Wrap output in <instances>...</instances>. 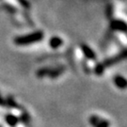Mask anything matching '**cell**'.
Segmentation results:
<instances>
[{
  "mask_svg": "<svg viewBox=\"0 0 127 127\" xmlns=\"http://www.w3.org/2000/svg\"><path fill=\"white\" fill-rule=\"evenodd\" d=\"M127 59V51H124L123 52L122 54L118 55L117 57H114L112 59H109L107 60H105L104 61L103 63L99 64L97 67H96V70H95V73H97L98 74H100L102 73L104 71V69L106 68V67H109V66H112L114 64L118 63L119 61H121V60H123V59Z\"/></svg>",
  "mask_w": 127,
  "mask_h": 127,
  "instance_id": "6da1fadb",
  "label": "cell"
},
{
  "mask_svg": "<svg viewBox=\"0 0 127 127\" xmlns=\"http://www.w3.org/2000/svg\"><path fill=\"white\" fill-rule=\"evenodd\" d=\"M90 123L93 127H109L110 123L104 119H101L97 116H91L90 118Z\"/></svg>",
  "mask_w": 127,
  "mask_h": 127,
  "instance_id": "7a4b0ae2",
  "label": "cell"
},
{
  "mask_svg": "<svg viewBox=\"0 0 127 127\" xmlns=\"http://www.w3.org/2000/svg\"><path fill=\"white\" fill-rule=\"evenodd\" d=\"M114 83H115L116 87H118L121 90L127 89V79H125L122 75H116L114 78Z\"/></svg>",
  "mask_w": 127,
  "mask_h": 127,
  "instance_id": "3957f363",
  "label": "cell"
},
{
  "mask_svg": "<svg viewBox=\"0 0 127 127\" xmlns=\"http://www.w3.org/2000/svg\"><path fill=\"white\" fill-rule=\"evenodd\" d=\"M81 47H82V50H83V52H84V54H85V56H86L87 58H89L90 59H95V54H94V52L91 50L89 46L83 44Z\"/></svg>",
  "mask_w": 127,
  "mask_h": 127,
  "instance_id": "277c9868",
  "label": "cell"
},
{
  "mask_svg": "<svg viewBox=\"0 0 127 127\" xmlns=\"http://www.w3.org/2000/svg\"><path fill=\"white\" fill-rule=\"evenodd\" d=\"M59 44H61V41H60V39H58V38H56V39H54L53 41H51V45L53 47H57Z\"/></svg>",
  "mask_w": 127,
  "mask_h": 127,
  "instance_id": "5b68a950",
  "label": "cell"
}]
</instances>
